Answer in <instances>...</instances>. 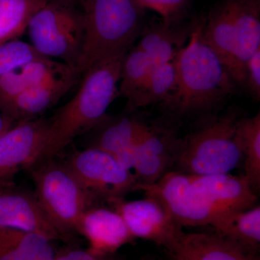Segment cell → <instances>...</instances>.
<instances>
[{
    "instance_id": "26",
    "label": "cell",
    "mask_w": 260,
    "mask_h": 260,
    "mask_svg": "<svg viewBox=\"0 0 260 260\" xmlns=\"http://www.w3.org/2000/svg\"><path fill=\"white\" fill-rule=\"evenodd\" d=\"M155 65L150 56L137 46L129 49L121 64L119 94L129 99L145 83Z\"/></svg>"
},
{
    "instance_id": "3",
    "label": "cell",
    "mask_w": 260,
    "mask_h": 260,
    "mask_svg": "<svg viewBox=\"0 0 260 260\" xmlns=\"http://www.w3.org/2000/svg\"><path fill=\"white\" fill-rule=\"evenodd\" d=\"M84 41L78 70L118 51L129 50L143 32L145 10L135 0H82Z\"/></svg>"
},
{
    "instance_id": "9",
    "label": "cell",
    "mask_w": 260,
    "mask_h": 260,
    "mask_svg": "<svg viewBox=\"0 0 260 260\" xmlns=\"http://www.w3.org/2000/svg\"><path fill=\"white\" fill-rule=\"evenodd\" d=\"M126 201L124 198L110 204L120 214L135 239L150 241L169 250L183 234L181 227L153 198Z\"/></svg>"
},
{
    "instance_id": "4",
    "label": "cell",
    "mask_w": 260,
    "mask_h": 260,
    "mask_svg": "<svg viewBox=\"0 0 260 260\" xmlns=\"http://www.w3.org/2000/svg\"><path fill=\"white\" fill-rule=\"evenodd\" d=\"M237 113L211 116L194 131L179 138L174 171L189 175L229 174L242 162L235 138Z\"/></svg>"
},
{
    "instance_id": "24",
    "label": "cell",
    "mask_w": 260,
    "mask_h": 260,
    "mask_svg": "<svg viewBox=\"0 0 260 260\" xmlns=\"http://www.w3.org/2000/svg\"><path fill=\"white\" fill-rule=\"evenodd\" d=\"M49 0H0V45L18 40L32 15Z\"/></svg>"
},
{
    "instance_id": "29",
    "label": "cell",
    "mask_w": 260,
    "mask_h": 260,
    "mask_svg": "<svg viewBox=\"0 0 260 260\" xmlns=\"http://www.w3.org/2000/svg\"><path fill=\"white\" fill-rule=\"evenodd\" d=\"M253 99H260V49L246 61L244 67V83Z\"/></svg>"
},
{
    "instance_id": "16",
    "label": "cell",
    "mask_w": 260,
    "mask_h": 260,
    "mask_svg": "<svg viewBox=\"0 0 260 260\" xmlns=\"http://www.w3.org/2000/svg\"><path fill=\"white\" fill-rule=\"evenodd\" d=\"M235 55L233 81L244 86L246 61L260 49V0H233Z\"/></svg>"
},
{
    "instance_id": "22",
    "label": "cell",
    "mask_w": 260,
    "mask_h": 260,
    "mask_svg": "<svg viewBox=\"0 0 260 260\" xmlns=\"http://www.w3.org/2000/svg\"><path fill=\"white\" fill-rule=\"evenodd\" d=\"M149 128L150 125L136 118H119L104 124L89 147L115 155L138 144Z\"/></svg>"
},
{
    "instance_id": "34",
    "label": "cell",
    "mask_w": 260,
    "mask_h": 260,
    "mask_svg": "<svg viewBox=\"0 0 260 260\" xmlns=\"http://www.w3.org/2000/svg\"><path fill=\"white\" fill-rule=\"evenodd\" d=\"M169 260H175V259H173V258H172V257H171V256H170V259H169Z\"/></svg>"
},
{
    "instance_id": "28",
    "label": "cell",
    "mask_w": 260,
    "mask_h": 260,
    "mask_svg": "<svg viewBox=\"0 0 260 260\" xmlns=\"http://www.w3.org/2000/svg\"><path fill=\"white\" fill-rule=\"evenodd\" d=\"M143 9L156 12L165 24L181 23L191 0H135Z\"/></svg>"
},
{
    "instance_id": "18",
    "label": "cell",
    "mask_w": 260,
    "mask_h": 260,
    "mask_svg": "<svg viewBox=\"0 0 260 260\" xmlns=\"http://www.w3.org/2000/svg\"><path fill=\"white\" fill-rule=\"evenodd\" d=\"M203 37L222 61L233 80L235 35L233 0H221L203 19Z\"/></svg>"
},
{
    "instance_id": "27",
    "label": "cell",
    "mask_w": 260,
    "mask_h": 260,
    "mask_svg": "<svg viewBox=\"0 0 260 260\" xmlns=\"http://www.w3.org/2000/svg\"><path fill=\"white\" fill-rule=\"evenodd\" d=\"M28 43L14 40L0 45V77L29 61L43 57Z\"/></svg>"
},
{
    "instance_id": "8",
    "label": "cell",
    "mask_w": 260,
    "mask_h": 260,
    "mask_svg": "<svg viewBox=\"0 0 260 260\" xmlns=\"http://www.w3.org/2000/svg\"><path fill=\"white\" fill-rule=\"evenodd\" d=\"M63 165L83 189L109 203L135 191L138 184L112 154L93 147L75 152Z\"/></svg>"
},
{
    "instance_id": "12",
    "label": "cell",
    "mask_w": 260,
    "mask_h": 260,
    "mask_svg": "<svg viewBox=\"0 0 260 260\" xmlns=\"http://www.w3.org/2000/svg\"><path fill=\"white\" fill-rule=\"evenodd\" d=\"M178 140L174 130L150 125L134 148L133 174L138 184H154L174 166Z\"/></svg>"
},
{
    "instance_id": "32",
    "label": "cell",
    "mask_w": 260,
    "mask_h": 260,
    "mask_svg": "<svg viewBox=\"0 0 260 260\" xmlns=\"http://www.w3.org/2000/svg\"><path fill=\"white\" fill-rule=\"evenodd\" d=\"M68 1L72 2V3H75V4L80 5L82 0H68Z\"/></svg>"
},
{
    "instance_id": "11",
    "label": "cell",
    "mask_w": 260,
    "mask_h": 260,
    "mask_svg": "<svg viewBox=\"0 0 260 260\" xmlns=\"http://www.w3.org/2000/svg\"><path fill=\"white\" fill-rule=\"evenodd\" d=\"M0 229L37 233L53 242L63 239L35 193L17 187L13 183L0 184Z\"/></svg>"
},
{
    "instance_id": "25",
    "label": "cell",
    "mask_w": 260,
    "mask_h": 260,
    "mask_svg": "<svg viewBox=\"0 0 260 260\" xmlns=\"http://www.w3.org/2000/svg\"><path fill=\"white\" fill-rule=\"evenodd\" d=\"M175 85L174 61L156 64L143 85L127 99L128 107L135 109L164 102L172 93Z\"/></svg>"
},
{
    "instance_id": "7",
    "label": "cell",
    "mask_w": 260,
    "mask_h": 260,
    "mask_svg": "<svg viewBox=\"0 0 260 260\" xmlns=\"http://www.w3.org/2000/svg\"><path fill=\"white\" fill-rule=\"evenodd\" d=\"M135 191L158 200L181 227L211 225L224 213L194 185L189 174L177 171H169L154 184H137Z\"/></svg>"
},
{
    "instance_id": "21",
    "label": "cell",
    "mask_w": 260,
    "mask_h": 260,
    "mask_svg": "<svg viewBox=\"0 0 260 260\" xmlns=\"http://www.w3.org/2000/svg\"><path fill=\"white\" fill-rule=\"evenodd\" d=\"M53 242L37 233L0 229V260H54Z\"/></svg>"
},
{
    "instance_id": "2",
    "label": "cell",
    "mask_w": 260,
    "mask_h": 260,
    "mask_svg": "<svg viewBox=\"0 0 260 260\" xmlns=\"http://www.w3.org/2000/svg\"><path fill=\"white\" fill-rule=\"evenodd\" d=\"M129 50L106 56L83 73L73 99L48 119L47 140L37 162L54 159L75 138L93 129L105 119L118 93L121 64Z\"/></svg>"
},
{
    "instance_id": "33",
    "label": "cell",
    "mask_w": 260,
    "mask_h": 260,
    "mask_svg": "<svg viewBox=\"0 0 260 260\" xmlns=\"http://www.w3.org/2000/svg\"><path fill=\"white\" fill-rule=\"evenodd\" d=\"M140 260H154L153 259H150V258L148 257H143L141 258Z\"/></svg>"
},
{
    "instance_id": "31",
    "label": "cell",
    "mask_w": 260,
    "mask_h": 260,
    "mask_svg": "<svg viewBox=\"0 0 260 260\" xmlns=\"http://www.w3.org/2000/svg\"><path fill=\"white\" fill-rule=\"evenodd\" d=\"M16 123L11 117L0 110V139Z\"/></svg>"
},
{
    "instance_id": "30",
    "label": "cell",
    "mask_w": 260,
    "mask_h": 260,
    "mask_svg": "<svg viewBox=\"0 0 260 260\" xmlns=\"http://www.w3.org/2000/svg\"><path fill=\"white\" fill-rule=\"evenodd\" d=\"M54 260H121L112 255H95L87 250L74 249V248H65L61 250L56 251Z\"/></svg>"
},
{
    "instance_id": "20",
    "label": "cell",
    "mask_w": 260,
    "mask_h": 260,
    "mask_svg": "<svg viewBox=\"0 0 260 260\" xmlns=\"http://www.w3.org/2000/svg\"><path fill=\"white\" fill-rule=\"evenodd\" d=\"M211 226L221 236L250 254L260 249V206L222 213Z\"/></svg>"
},
{
    "instance_id": "10",
    "label": "cell",
    "mask_w": 260,
    "mask_h": 260,
    "mask_svg": "<svg viewBox=\"0 0 260 260\" xmlns=\"http://www.w3.org/2000/svg\"><path fill=\"white\" fill-rule=\"evenodd\" d=\"M49 121L38 117L16 123L0 139V184H11L21 169H30L39 160Z\"/></svg>"
},
{
    "instance_id": "14",
    "label": "cell",
    "mask_w": 260,
    "mask_h": 260,
    "mask_svg": "<svg viewBox=\"0 0 260 260\" xmlns=\"http://www.w3.org/2000/svg\"><path fill=\"white\" fill-rule=\"evenodd\" d=\"M189 176L194 185L223 213L247 209L256 205L257 195L244 175Z\"/></svg>"
},
{
    "instance_id": "17",
    "label": "cell",
    "mask_w": 260,
    "mask_h": 260,
    "mask_svg": "<svg viewBox=\"0 0 260 260\" xmlns=\"http://www.w3.org/2000/svg\"><path fill=\"white\" fill-rule=\"evenodd\" d=\"M81 75L75 70L50 83L26 88L2 112L15 123L36 119L68 93Z\"/></svg>"
},
{
    "instance_id": "5",
    "label": "cell",
    "mask_w": 260,
    "mask_h": 260,
    "mask_svg": "<svg viewBox=\"0 0 260 260\" xmlns=\"http://www.w3.org/2000/svg\"><path fill=\"white\" fill-rule=\"evenodd\" d=\"M39 204L53 225L68 240L77 232L80 217L100 200L83 189L63 164L54 159L42 160L30 168Z\"/></svg>"
},
{
    "instance_id": "19",
    "label": "cell",
    "mask_w": 260,
    "mask_h": 260,
    "mask_svg": "<svg viewBox=\"0 0 260 260\" xmlns=\"http://www.w3.org/2000/svg\"><path fill=\"white\" fill-rule=\"evenodd\" d=\"M196 20L191 23H154L142 32L137 47L145 51L155 64L174 60L190 36Z\"/></svg>"
},
{
    "instance_id": "1",
    "label": "cell",
    "mask_w": 260,
    "mask_h": 260,
    "mask_svg": "<svg viewBox=\"0 0 260 260\" xmlns=\"http://www.w3.org/2000/svg\"><path fill=\"white\" fill-rule=\"evenodd\" d=\"M203 19L196 20L187 45L174 59L176 85L162 102L174 118L207 114L234 92V82L203 37Z\"/></svg>"
},
{
    "instance_id": "23",
    "label": "cell",
    "mask_w": 260,
    "mask_h": 260,
    "mask_svg": "<svg viewBox=\"0 0 260 260\" xmlns=\"http://www.w3.org/2000/svg\"><path fill=\"white\" fill-rule=\"evenodd\" d=\"M235 138L244 162V177L254 191L260 186V114L238 119Z\"/></svg>"
},
{
    "instance_id": "13",
    "label": "cell",
    "mask_w": 260,
    "mask_h": 260,
    "mask_svg": "<svg viewBox=\"0 0 260 260\" xmlns=\"http://www.w3.org/2000/svg\"><path fill=\"white\" fill-rule=\"evenodd\" d=\"M77 233L87 239L86 249L95 255H112L123 246L134 241L120 214L114 209L92 207L84 212Z\"/></svg>"
},
{
    "instance_id": "15",
    "label": "cell",
    "mask_w": 260,
    "mask_h": 260,
    "mask_svg": "<svg viewBox=\"0 0 260 260\" xmlns=\"http://www.w3.org/2000/svg\"><path fill=\"white\" fill-rule=\"evenodd\" d=\"M167 251L175 260H259L218 234L184 232Z\"/></svg>"
},
{
    "instance_id": "6",
    "label": "cell",
    "mask_w": 260,
    "mask_h": 260,
    "mask_svg": "<svg viewBox=\"0 0 260 260\" xmlns=\"http://www.w3.org/2000/svg\"><path fill=\"white\" fill-rule=\"evenodd\" d=\"M78 6L68 0H49L32 15L26 30L37 52L50 59H59L78 70L84 23L83 13Z\"/></svg>"
}]
</instances>
